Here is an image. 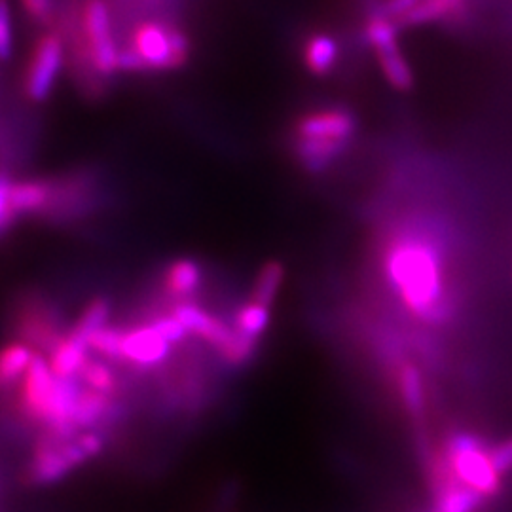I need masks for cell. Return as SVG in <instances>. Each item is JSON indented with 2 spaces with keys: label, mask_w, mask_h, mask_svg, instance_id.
I'll return each instance as SVG.
<instances>
[{
  "label": "cell",
  "mask_w": 512,
  "mask_h": 512,
  "mask_svg": "<svg viewBox=\"0 0 512 512\" xmlns=\"http://www.w3.org/2000/svg\"><path fill=\"white\" fill-rule=\"evenodd\" d=\"M14 52V19L8 0H0V61H8Z\"/></svg>",
  "instance_id": "obj_25"
},
{
  "label": "cell",
  "mask_w": 512,
  "mask_h": 512,
  "mask_svg": "<svg viewBox=\"0 0 512 512\" xmlns=\"http://www.w3.org/2000/svg\"><path fill=\"white\" fill-rule=\"evenodd\" d=\"M167 310L171 311L173 317L179 319V323L188 332V336L202 340L203 344L211 346L219 355L230 348L236 338V330L232 325H228L224 319H220L219 315L205 310L194 300L171 302V306Z\"/></svg>",
  "instance_id": "obj_11"
},
{
  "label": "cell",
  "mask_w": 512,
  "mask_h": 512,
  "mask_svg": "<svg viewBox=\"0 0 512 512\" xmlns=\"http://www.w3.org/2000/svg\"><path fill=\"white\" fill-rule=\"evenodd\" d=\"M171 342L150 321L124 327L120 361L133 368H156L164 365L171 353Z\"/></svg>",
  "instance_id": "obj_12"
},
{
  "label": "cell",
  "mask_w": 512,
  "mask_h": 512,
  "mask_svg": "<svg viewBox=\"0 0 512 512\" xmlns=\"http://www.w3.org/2000/svg\"><path fill=\"white\" fill-rule=\"evenodd\" d=\"M12 177L8 171L0 169V238L8 234L18 222V215L14 213L10 205V186H12Z\"/></svg>",
  "instance_id": "obj_24"
},
{
  "label": "cell",
  "mask_w": 512,
  "mask_h": 512,
  "mask_svg": "<svg viewBox=\"0 0 512 512\" xmlns=\"http://www.w3.org/2000/svg\"><path fill=\"white\" fill-rule=\"evenodd\" d=\"M399 31L401 27L393 19L387 18L382 10H378L376 6L368 8L361 31L366 46H370L389 86L406 92L414 86V73L408 59L404 57Z\"/></svg>",
  "instance_id": "obj_8"
},
{
  "label": "cell",
  "mask_w": 512,
  "mask_h": 512,
  "mask_svg": "<svg viewBox=\"0 0 512 512\" xmlns=\"http://www.w3.org/2000/svg\"><path fill=\"white\" fill-rule=\"evenodd\" d=\"M342 46L325 31H313L302 42V61L313 76H327L340 63Z\"/></svg>",
  "instance_id": "obj_14"
},
{
  "label": "cell",
  "mask_w": 512,
  "mask_h": 512,
  "mask_svg": "<svg viewBox=\"0 0 512 512\" xmlns=\"http://www.w3.org/2000/svg\"><path fill=\"white\" fill-rule=\"evenodd\" d=\"M109 444V431H82L73 439H61L40 431L33 442V454L27 463L25 482L29 486H52L71 475L74 469L97 458Z\"/></svg>",
  "instance_id": "obj_5"
},
{
  "label": "cell",
  "mask_w": 512,
  "mask_h": 512,
  "mask_svg": "<svg viewBox=\"0 0 512 512\" xmlns=\"http://www.w3.org/2000/svg\"><path fill=\"white\" fill-rule=\"evenodd\" d=\"M99 177L90 169L52 179V198L40 219L52 224H71L86 219L99 207Z\"/></svg>",
  "instance_id": "obj_9"
},
{
  "label": "cell",
  "mask_w": 512,
  "mask_h": 512,
  "mask_svg": "<svg viewBox=\"0 0 512 512\" xmlns=\"http://www.w3.org/2000/svg\"><path fill=\"white\" fill-rule=\"evenodd\" d=\"M122 325H105L97 330L90 338L88 346L93 355L105 359V361H120V349H122Z\"/></svg>",
  "instance_id": "obj_23"
},
{
  "label": "cell",
  "mask_w": 512,
  "mask_h": 512,
  "mask_svg": "<svg viewBox=\"0 0 512 512\" xmlns=\"http://www.w3.org/2000/svg\"><path fill=\"white\" fill-rule=\"evenodd\" d=\"M33 355L35 349L21 340L0 346V397L8 395L12 389L21 385L31 366Z\"/></svg>",
  "instance_id": "obj_17"
},
{
  "label": "cell",
  "mask_w": 512,
  "mask_h": 512,
  "mask_svg": "<svg viewBox=\"0 0 512 512\" xmlns=\"http://www.w3.org/2000/svg\"><path fill=\"white\" fill-rule=\"evenodd\" d=\"M283 281H285V268H283V264L277 262V260L266 262L258 270V274H256L253 291H251V298L249 300L272 308L275 300H277V294H279L281 287H283Z\"/></svg>",
  "instance_id": "obj_21"
},
{
  "label": "cell",
  "mask_w": 512,
  "mask_h": 512,
  "mask_svg": "<svg viewBox=\"0 0 512 512\" xmlns=\"http://www.w3.org/2000/svg\"><path fill=\"white\" fill-rule=\"evenodd\" d=\"M52 198V179H23L10 186V205L21 217H40Z\"/></svg>",
  "instance_id": "obj_15"
},
{
  "label": "cell",
  "mask_w": 512,
  "mask_h": 512,
  "mask_svg": "<svg viewBox=\"0 0 512 512\" xmlns=\"http://www.w3.org/2000/svg\"><path fill=\"white\" fill-rule=\"evenodd\" d=\"M69 329L63 311L48 294L27 291L12 306L10 330L42 355H50Z\"/></svg>",
  "instance_id": "obj_6"
},
{
  "label": "cell",
  "mask_w": 512,
  "mask_h": 512,
  "mask_svg": "<svg viewBox=\"0 0 512 512\" xmlns=\"http://www.w3.org/2000/svg\"><path fill=\"white\" fill-rule=\"evenodd\" d=\"M270 310L272 308L249 300V302L239 306L236 315H234V325L232 327L241 336L258 342L270 327V321H272V311Z\"/></svg>",
  "instance_id": "obj_20"
},
{
  "label": "cell",
  "mask_w": 512,
  "mask_h": 512,
  "mask_svg": "<svg viewBox=\"0 0 512 512\" xmlns=\"http://www.w3.org/2000/svg\"><path fill=\"white\" fill-rule=\"evenodd\" d=\"M90 357V346L67 332L65 338L48 355V363L57 378H76Z\"/></svg>",
  "instance_id": "obj_18"
},
{
  "label": "cell",
  "mask_w": 512,
  "mask_h": 512,
  "mask_svg": "<svg viewBox=\"0 0 512 512\" xmlns=\"http://www.w3.org/2000/svg\"><path fill=\"white\" fill-rule=\"evenodd\" d=\"M124 8L145 14H171L179 0H118Z\"/></svg>",
  "instance_id": "obj_26"
},
{
  "label": "cell",
  "mask_w": 512,
  "mask_h": 512,
  "mask_svg": "<svg viewBox=\"0 0 512 512\" xmlns=\"http://www.w3.org/2000/svg\"><path fill=\"white\" fill-rule=\"evenodd\" d=\"M442 452L459 482L484 499L501 492V475L495 469L492 448H488L480 437L469 431H454L444 440Z\"/></svg>",
  "instance_id": "obj_7"
},
{
  "label": "cell",
  "mask_w": 512,
  "mask_h": 512,
  "mask_svg": "<svg viewBox=\"0 0 512 512\" xmlns=\"http://www.w3.org/2000/svg\"><path fill=\"white\" fill-rule=\"evenodd\" d=\"M128 31L120 44V73H173L190 59V35L171 14L137 16Z\"/></svg>",
  "instance_id": "obj_2"
},
{
  "label": "cell",
  "mask_w": 512,
  "mask_h": 512,
  "mask_svg": "<svg viewBox=\"0 0 512 512\" xmlns=\"http://www.w3.org/2000/svg\"><path fill=\"white\" fill-rule=\"evenodd\" d=\"M110 313H112V304H110L109 298L97 296V298H93L92 302L86 304V308L74 321V325H71L69 332L73 334L74 338L88 344L97 330L109 325Z\"/></svg>",
  "instance_id": "obj_19"
},
{
  "label": "cell",
  "mask_w": 512,
  "mask_h": 512,
  "mask_svg": "<svg viewBox=\"0 0 512 512\" xmlns=\"http://www.w3.org/2000/svg\"><path fill=\"white\" fill-rule=\"evenodd\" d=\"M69 35L73 42V59L80 74H84V88L99 92L105 82L120 74V44L114 33L109 2L82 0Z\"/></svg>",
  "instance_id": "obj_4"
},
{
  "label": "cell",
  "mask_w": 512,
  "mask_h": 512,
  "mask_svg": "<svg viewBox=\"0 0 512 512\" xmlns=\"http://www.w3.org/2000/svg\"><path fill=\"white\" fill-rule=\"evenodd\" d=\"M65 44L61 31H48L38 38L23 71V93L29 101L42 103L54 92L65 63Z\"/></svg>",
  "instance_id": "obj_10"
},
{
  "label": "cell",
  "mask_w": 512,
  "mask_h": 512,
  "mask_svg": "<svg viewBox=\"0 0 512 512\" xmlns=\"http://www.w3.org/2000/svg\"><path fill=\"white\" fill-rule=\"evenodd\" d=\"M395 385L408 416L414 421L421 420L427 406V393L420 366L408 361L395 365Z\"/></svg>",
  "instance_id": "obj_16"
},
{
  "label": "cell",
  "mask_w": 512,
  "mask_h": 512,
  "mask_svg": "<svg viewBox=\"0 0 512 512\" xmlns=\"http://www.w3.org/2000/svg\"><path fill=\"white\" fill-rule=\"evenodd\" d=\"M382 270L404 310L427 325H444L456 304L448 291L446 258L439 236L418 215L399 220L385 238Z\"/></svg>",
  "instance_id": "obj_1"
},
{
  "label": "cell",
  "mask_w": 512,
  "mask_h": 512,
  "mask_svg": "<svg viewBox=\"0 0 512 512\" xmlns=\"http://www.w3.org/2000/svg\"><path fill=\"white\" fill-rule=\"evenodd\" d=\"M78 378L82 380V384L90 387L93 391H99L105 395H118L120 380L116 376L114 366L107 365L105 359L90 357L88 363L82 366Z\"/></svg>",
  "instance_id": "obj_22"
},
{
  "label": "cell",
  "mask_w": 512,
  "mask_h": 512,
  "mask_svg": "<svg viewBox=\"0 0 512 512\" xmlns=\"http://www.w3.org/2000/svg\"><path fill=\"white\" fill-rule=\"evenodd\" d=\"M202 266L192 258H177L165 268L162 287L171 302L192 300V296L202 289Z\"/></svg>",
  "instance_id": "obj_13"
},
{
  "label": "cell",
  "mask_w": 512,
  "mask_h": 512,
  "mask_svg": "<svg viewBox=\"0 0 512 512\" xmlns=\"http://www.w3.org/2000/svg\"><path fill=\"white\" fill-rule=\"evenodd\" d=\"M359 120L342 105L311 107L296 116L291 129V150L308 173H323L336 164L357 137Z\"/></svg>",
  "instance_id": "obj_3"
},
{
  "label": "cell",
  "mask_w": 512,
  "mask_h": 512,
  "mask_svg": "<svg viewBox=\"0 0 512 512\" xmlns=\"http://www.w3.org/2000/svg\"><path fill=\"white\" fill-rule=\"evenodd\" d=\"M492 459L499 475H507L512 471V437L492 448Z\"/></svg>",
  "instance_id": "obj_27"
}]
</instances>
